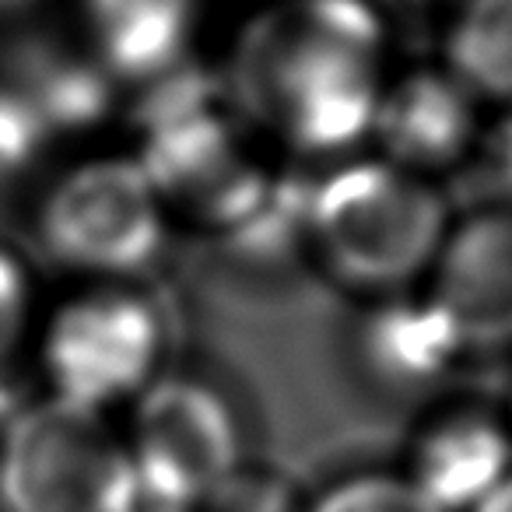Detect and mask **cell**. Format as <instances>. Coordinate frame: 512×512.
I'll return each instance as SVG.
<instances>
[{"label": "cell", "mask_w": 512, "mask_h": 512, "mask_svg": "<svg viewBox=\"0 0 512 512\" xmlns=\"http://www.w3.org/2000/svg\"><path fill=\"white\" fill-rule=\"evenodd\" d=\"M99 60L123 78L165 74L186 50L193 0H88Z\"/></svg>", "instance_id": "cell-10"}, {"label": "cell", "mask_w": 512, "mask_h": 512, "mask_svg": "<svg viewBox=\"0 0 512 512\" xmlns=\"http://www.w3.org/2000/svg\"><path fill=\"white\" fill-rule=\"evenodd\" d=\"M372 134L407 172L446 165L474 137V95L453 74H411L379 95Z\"/></svg>", "instance_id": "cell-8"}, {"label": "cell", "mask_w": 512, "mask_h": 512, "mask_svg": "<svg viewBox=\"0 0 512 512\" xmlns=\"http://www.w3.org/2000/svg\"><path fill=\"white\" fill-rule=\"evenodd\" d=\"M127 453L141 502L162 512L200 509L242 470L239 425L225 397L193 379H165L141 393Z\"/></svg>", "instance_id": "cell-5"}, {"label": "cell", "mask_w": 512, "mask_h": 512, "mask_svg": "<svg viewBox=\"0 0 512 512\" xmlns=\"http://www.w3.org/2000/svg\"><path fill=\"white\" fill-rule=\"evenodd\" d=\"M204 512H295V498L285 481L271 474L235 470L204 505Z\"/></svg>", "instance_id": "cell-14"}, {"label": "cell", "mask_w": 512, "mask_h": 512, "mask_svg": "<svg viewBox=\"0 0 512 512\" xmlns=\"http://www.w3.org/2000/svg\"><path fill=\"white\" fill-rule=\"evenodd\" d=\"M15 4H22V0H0V8H15Z\"/></svg>", "instance_id": "cell-18"}, {"label": "cell", "mask_w": 512, "mask_h": 512, "mask_svg": "<svg viewBox=\"0 0 512 512\" xmlns=\"http://www.w3.org/2000/svg\"><path fill=\"white\" fill-rule=\"evenodd\" d=\"M127 442L99 411L50 397L0 435V512H141Z\"/></svg>", "instance_id": "cell-3"}, {"label": "cell", "mask_w": 512, "mask_h": 512, "mask_svg": "<svg viewBox=\"0 0 512 512\" xmlns=\"http://www.w3.org/2000/svg\"><path fill=\"white\" fill-rule=\"evenodd\" d=\"M369 358L383 376L397 383H421L428 376H439L449 358L460 351L453 330L439 316L432 302L425 306H390L372 320L369 327Z\"/></svg>", "instance_id": "cell-12"}, {"label": "cell", "mask_w": 512, "mask_h": 512, "mask_svg": "<svg viewBox=\"0 0 512 512\" xmlns=\"http://www.w3.org/2000/svg\"><path fill=\"white\" fill-rule=\"evenodd\" d=\"M446 57L449 74L474 99H512V0H467Z\"/></svg>", "instance_id": "cell-11"}, {"label": "cell", "mask_w": 512, "mask_h": 512, "mask_svg": "<svg viewBox=\"0 0 512 512\" xmlns=\"http://www.w3.org/2000/svg\"><path fill=\"white\" fill-rule=\"evenodd\" d=\"M162 351V323L134 292L99 288L71 299L43 341L53 397L85 411H106L141 397Z\"/></svg>", "instance_id": "cell-6"}, {"label": "cell", "mask_w": 512, "mask_h": 512, "mask_svg": "<svg viewBox=\"0 0 512 512\" xmlns=\"http://www.w3.org/2000/svg\"><path fill=\"white\" fill-rule=\"evenodd\" d=\"M379 46L362 0H288L246 32L235 92L299 148H351L376 123Z\"/></svg>", "instance_id": "cell-1"}, {"label": "cell", "mask_w": 512, "mask_h": 512, "mask_svg": "<svg viewBox=\"0 0 512 512\" xmlns=\"http://www.w3.org/2000/svg\"><path fill=\"white\" fill-rule=\"evenodd\" d=\"M470 512H512V474L505 477L491 495H484Z\"/></svg>", "instance_id": "cell-17"}, {"label": "cell", "mask_w": 512, "mask_h": 512, "mask_svg": "<svg viewBox=\"0 0 512 512\" xmlns=\"http://www.w3.org/2000/svg\"><path fill=\"white\" fill-rule=\"evenodd\" d=\"M29 323V278L11 253L0 249V369L15 355Z\"/></svg>", "instance_id": "cell-16"}, {"label": "cell", "mask_w": 512, "mask_h": 512, "mask_svg": "<svg viewBox=\"0 0 512 512\" xmlns=\"http://www.w3.org/2000/svg\"><path fill=\"white\" fill-rule=\"evenodd\" d=\"M309 512H442L407 477H355L330 488Z\"/></svg>", "instance_id": "cell-13"}, {"label": "cell", "mask_w": 512, "mask_h": 512, "mask_svg": "<svg viewBox=\"0 0 512 512\" xmlns=\"http://www.w3.org/2000/svg\"><path fill=\"white\" fill-rule=\"evenodd\" d=\"M39 232L60 264L134 274L162 249V193L137 158H95L53 186Z\"/></svg>", "instance_id": "cell-4"}, {"label": "cell", "mask_w": 512, "mask_h": 512, "mask_svg": "<svg viewBox=\"0 0 512 512\" xmlns=\"http://www.w3.org/2000/svg\"><path fill=\"white\" fill-rule=\"evenodd\" d=\"M432 306L460 348H512V214L463 221L435 256Z\"/></svg>", "instance_id": "cell-7"}, {"label": "cell", "mask_w": 512, "mask_h": 512, "mask_svg": "<svg viewBox=\"0 0 512 512\" xmlns=\"http://www.w3.org/2000/svg\"><path fill=\"white\" fill-rule=\"evenodd\" d=\"M43 123L11 88H0V183L11 179L39 148Z\"/></svg>", "instance_id": "cell-15"}, {"label": "cell", "mask_w": 512, "mask_h": 512, "mask_svg": "<svg viewBox=\"0 0 512 512\" xmlns=\"http://www.w3.org/2000/svg\"><path fill=\"white\" fill-rule=\"evenodd\" d=\"M306 225L344 285L386 292L435 264L446 207L414 172L393 162H358L320 183L306 204Z\"/></svg>", "instance_id": "cell-2"}, {"label": "cell", "mask_w": 512, "mask_h": 512, "mask_svg": "<svg viewBox=\"0 0 512 512\" xmlns=\"http://www.w3.org/2000/svg\"><path fill=\"white\" fill-rule=\"evenodd\" d=\"M512 474V446L488 418L460 414L428 428L407 481L442 512H470Z\"/></svg>", "instance_id": "cell-9"}]
</instances>
